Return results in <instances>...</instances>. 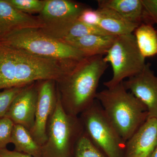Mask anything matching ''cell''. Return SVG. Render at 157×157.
<instances>
[{
	"mask_svg": "<svg viewBox=\"0 0 157 157\" xmlns=\"http://www.w3.org/2000/svg\"><path fill=\"white\" fill-rule=\"evenodd\" d=\"M73 62L37 56L0 43V90L23 87L36 80L62 82Z\"/></svg>",
	"mask_w": 157,
	"mask_h": 157,
	"instance_id": "cell-1",
	"label": "cell"
},
{
	"mask_svg": "<svg viewBox=\"0 0 157 157\" xmlns=\"http://www.w3.org/2000/svg\"><path fill=\"white\" fill-rule=\"evenodd\" d=\"M108 66L103 56L86 57L74 63L62 81V103L68 113L77 116L92 105L99 81Z\"/></svg>",
	"mask_w": 157,
	"mask_h": 157,
	"instance_id": "cell-2",
	"label": "cell"
},
{
	"mask_svg": "<svg viewBox=\"0 0 157 157\" xmlns=\"http://www.w3.org/2000/svg\"><path fill=\"white\" fill-rule=\"evenodd\" d=\"M96 100L125 142L148 118L145 105L125 88L123 82L97 93Z\"/></svg>",
	"mask_w": 157,
	"mask_h": 157,
	"instance_id": "cell-3",
	"label": "cell"
},
{
	"mask_svg": "<svg viewBox=\"0 0 157 157\" xmlns=\"http://www.w3.org/2000/svg\"><path fill=\"white\" fill-rule=\"evenodd\" d=\"M0 43L37 56L63 62L80 60L86 57L73 46L43 33L40 29L15 31L1 39Z\"/></svg>",
	"mask_w": 157,
	"mask_h": 157,
	"instance_id": "cell-4",
	"label": "cell"
},
{
	"mask_svg": "<svg viewBox=\"0 0 157 157\" xmlns=\"http://www.w3.org/2000/svg\"><path fill=\"white\" fill-rule=\"evenodd\" d=\"M50 117L48 139L41 147L42 157H69L73 147L84 133L82 122L77 116L66 111L60 96Z\"/></svg>",
	"mask_w": 157,
	"mask_h": 157,
	"instance_id": "cell-5",
	"label": "cell"
},
{
	"mask_svg": "<svg viewBox=\"0 0 157 157\" xmlns=\"http://www.w3.org/2000/svg\"><path fill=\"white\" fill-rule=\"evenodd\" d=\"M134 34L117 36L104 57V61L112 67L113 75L109 81L104 82L107 88H111L135 76L142 71L146 64Z\"/></svg>",
	"mask_w": 157,
	"mask_h": 157,
	"instance_id": "cell-6",
	"label": "cell"
},
{
	"mask_svg": "<svg viewBox=\"0 0 157 157\" xmlns=\"http://www.w3.org/2000/svg\"><path fill=\"white\" fill-rule=\"evenodd\" d=\"M85 132L107 157H124L126 142L121 137L97 100L82 113Z\"/></svg>",
	"mask_w": 157,
	"mask_h": 157,
	"instance_id": "cell-7",
	"label": "cell"
},
{
	"mask_svg": "<svg viewBox=\"0 0 157 157\" xmlns=\"http://www.w3.org/2000/svg\"><path fill=\"white\" fill-rule=\"evenodd\" d=\"M87 8L81 3L70 0H45L44 8L38 16L43 25L40 30L56 38L78 20L82 11Z\"/></svg>",
	"mask_w": 157,
	"mask_h": 157,
	"instance_id": "cell-8",
	"label": "cell"
},
{
	"mask_svg": "<svg viewBox=\"0 0 157 157\" xmlns=\"http://www.w3.org/2000/svg\"><path fill=\"white\" fill-rule=\"evenodd\" d=\"M123 84L145 105L148 118H157V76L151 64L146 63L141 72L124 81Z\"/></svg>",
	"mask_w": 157,
	"mask_h": 157,
	"instance_id": "cell-9",
	"label": "cell"
},
{
	"mask_svg": "<svg viewBox=\"0 0 157 157\" xmlns=\"http://www.w3.org/2000/svg\"><path fill=\"white\" fill-rule=\"evenodd\" d=\"M53 81L46 80L40 86L38 91L35 122L30 130L32 137L41 147L47 142V123L56 105L57 99Z\"/></svg>",
	"mask_w": 157,
	"mask_h": 157,
	"instance_id": "cell-10",
	"label": "cell"
},
{
	"mask_svg": "<svg viewBox=\"0 0 157 157\" xmlns=\"http://www.w3.org/2000/svg\"><path fill=\"white\" fill-rule=\"evenodd\" d=\"M38 98L35 88L25 86L14 98L5 117L30 130L35 122Z\"/></svg>",
	"mask_w": 157,
	"mask_h": 157,
	"instance_id": "cell-11",
	"label": "cell"
},
{
	"mask_svg": "<svg viewBox=\"0 0 157 157\" xmlns=\"http://www.w3.org/2000/svg\"><path fill=\"white\" fill-rule=\"evenodd\" d=\"M157 144V118H148L126 142L124 157H149Z\"/></svg>",
	"mask_w": 157,
	"mask_h": 157,
	"instance_id": "cell-12",
	"label": "cell"
},
{
	"mask_svg": "<svg viewBox=\"0 0 157 157\" xmlns=\"http://www.w3.org/2000/svg\"><path fill=\"white\" fill-rule=\"evenodd\" d=\"M43 27V24L38 16L23 13L7 0H0V40L15 31Z\"/></svg>",
	"mask_w": 157,
	"mask_h": 157,
	"instance_id": "cell-13",
	"label": "cell"
},
{
	"mask_svg": "<svg viewBox=\"0 0 157 157\" xmlns=\"http://www.w3.org/2000/svg\"><path fill=\"white\" fill-rule=\"evenodd\" d=\"M117 36L91 34L63 41L80 51L86 57L106 55Z\"/></svg>",
	"mask_w": 157,
	"mask_h": 157,
	"instance_id": "cell-14",
	"label": "cell"
},
{
	"mask_svg": "<svg viewBox=\"0 0 157 157\" xmlns=\"http://www.w3.org/2000/svg\"><path fill=\"white\" fill-rule=\"evenodd\" d=\"M100 16L99 27L110 35L120 36L133 33L139 25L132 23L115 11L98 8Z\"/></svg>",
	"mask_w": 157,
	"mask_h": 157,
	"instance_id": "cell-15",
	"label": "cell"
},
{
	"mask_svg": "<svg viewBox=\"0 0 157 157\" xmlns=\"http://www.w3.org/2000/svg\"><path fill=\"white\" fill-rule=\"evenodd\" d=\"M98 8L113 10L132 23L140 25L143 20L141 0H98Z\"/></svg>",
	"mask_w": 157,
	"mask_h": 157,
	"instance_id": "cell-16",
	"label": "cell"
},
{
	"mask_svg": "<svg viewBox=\"0 0 157 157\" xmlns=\"http://www.w3.org/2000/svg\"><path fill=\"white\" fill-rule=\"evenodd\" d=\"M11 143L14 144L16 151L32 157H42L41 146L35 141L29 130L21 125L14 124Z\"/></svg>",
	"mask_w": 157,
	"mask_h": 157,
	"instance_id": "cell-17",
	"label": "cell"
},
{
	"mask_svg": "<svg viewBox=\"0 0 157 157\" xmlns=\"http://www.w3.org/2000/svg\"><path fill=\"white\" fill-rule=\"evenodd\" d=\"M135 39L144 57L157 55V31L150 23H141L134 31Z\"/></svg>",
	"mask_w": 157,
	"mask_h": 157,
	"instance_id": "cell-18",
	"label": "cell"
},
{
	"mask_svg": "<svg viewBox=\"0 0 157 157\" xmlns=\"http://www.w3.org/2000/svg\"><path fill=\"white\" fill-rule=\"evenodd\" d=\"M91 34L110 35L99 26L89 25L78 20L59 34L56 39L65 41Z\"/></svg>",
	"mask_w": 157,
	"mask_h": 157,
	"instance_id": "cell-19",
	"label": "cell"
},
{
	"mask_svg": "<svg viewBox=\"0 0 157 157\" xmlns=\"http://www.w3.org/2000/svg\"><path fill=\"white\" fill-rule=\"evenodd\" d=\"M75 153V157H107L93 143L85 132L77 140Z\"/></svg>",
	"mask_w": 157,
	"mask_h": 157,
	"instance_id": "cell-20",
	"label": "cell"
},
{
	"mask_svg": "<svg viewBox=\"0 0 157 157\" xmlns=\"http://www.w3.org/2000/svg\"><path fill=\"white\" fill-rule=\"evenodd\" d=\"M8 2L23 13L29 14L40 13L45 6V0H7Z\"/></svg>",
	"mask_w": 157,
	"mask_h": 157,
	"instance_id": "cell-21",
	"label": "cell"
},
{
	"mask_svg": "<svg viewBox=\"0 0 157 157\" xmlns=\"http://www.w3.org/2000/svg\"><path fill=\"white\" fill-rule=\"evenodd\" d=\"M25 87L11 88L0 92V118L5 117L14 98Z\"/></svg>",
	"mask_w": 157,
	"mask_h": 157,
	"instance_id": "cell-22",
	"label": "cell"
},
{
	"mask_svg": "<svg viewBox=\"0 0 157 157\" xmlns=\"http://www.w3.org/2000/svg\"><path fill=\"white\" fill-rule=\"evenodd\" d=\"M14 124L9 118L4 117L0 118V149L5 148L8 144L11 143Z\"/></svg>",
	"mask_w": 157,
	"mask_h": 157,
	"instance_id": "cell-23",
	"label": "cell"
},
{
	"mask_svg": "<svg viewBox=\"0 0 157 157\" xmlns=\"http://www.w3.org/2000/svg\"><path fill=\"white\" fill-rule=\"evenodd\" d=\"M78 20L89 25L99 26L100 16L98 10L87 8L82 11Z\"/></svg>",
	"mask_w": 157,
	"mask_h": 157,
	"instance_id": "cell-24",
	"label": "cell"
},
{
	"mask_svg": "<svg viewBox=\"0 0 157 157\" xmlns=\"http://www.w3.org/2000/svg\"><path fill=\"white\" fill-rule=\"evenodd\" d=\"M144 14V19L148 18L157 23V0H141Z\"/></svg>",
	"mask_w": 157,
	"mask_h": 157,
	"instance_id": "cell-25",
	"label": "cell"
},
{
	"mask_svg": "<svg viewBox=\"0 0 157 157\" xmlns=\"http://www.w3.org/2000/svg\"><path fill=\"white\" fill-rule=\"evenodd\" d=\"M0 157H32L29 155L15 151L6 149L1 154Z\"/></svg>",
	"mask_w": 157,
	"mask_h": 157,
	"instance_id": "cell-26",
	"label": "cell"
},
{
	"mask_svg": "<svg viewBox=\"0 0 157 157\" xmlns=\"http://www.w3.org/2000/svg\"><path fill=\"white\" fill-rule=\"evenodd\" d=\"M149 157H157V144L154 149Z\"/></svg>",
	"mask_w": 157,
	"mask_h": 157,
	"instance_id": "cell-27",
	"label": "cell"
},
{
	"mask_svg": "<svg viewBox=\"0 0 157 157\" xmlns=\"http://www.w3.org/2000/svg\"><path fill=\"white\" fill-rule=\"evenodd\" d=\"M156 24L157 25V23H156Z\"/></svg>",
	"mask_w": 157,
	"mask_h": 157,
	"instance_id": "cell-28",
	"label": "cell"
}]
</instances>
